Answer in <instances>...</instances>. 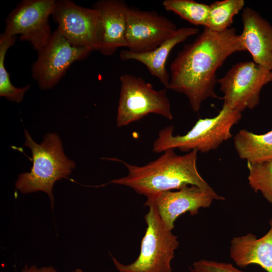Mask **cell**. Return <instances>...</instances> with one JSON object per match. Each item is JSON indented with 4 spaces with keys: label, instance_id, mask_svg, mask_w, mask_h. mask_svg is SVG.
Listing matches in <instances>:
<instances>
[{
    "label": "cell",
    "instance_id": "cell-8",
    "mask_svg": "<svg viewBox=\"0 0 272 272\" xmlns=\"http://www.w3.org/2000/svg\"><path fill=\"white\" fill-rule=\"evenodd\" d=\"M51 16L58 30L73 46L99 50L102 37L100 17L94 8L68 0L56 1Z\"/></svg>",
    "mask_w": 272,
    "mask_h": 272
},
{
    "label": "cell",
    "instance_id": "cell-12",
    "mask_svg": "<svg viewBox=\"0 0 272 272\" xmlns=\"http://www.w3.org/2000/svg\"><path fill=\"white\" fill-rule=\"evenodd\" d=\"M224 200L218 194H213L199 187L188 185L177 191H166L147 198L156 208L162 221L170 230L181 215L189 212L196 215L200 208H208L213 200Z\"/></svg>",
    "mask_w": 272,
    "mask_h": 272
},
{
    "label": "cell",
    "instance_id": "cell-7",
    "mask_svg": "<svg viewBox=\"0 0 272 272\" xmlns=\"http://www.w3.org/2000/svg\"><path fill=\"white\" fill-rule=\"evenodd\" d=\"M271 81L272 71L252 61L236 63L218 80L224 104L241 113L258 105L262 88Z\"/></svg>",
    "mask_w": 272,
    "mask_h": 272
},
{
    "label": "cell",
    "instance_id": "cell-21",
    "mask_svg": "<svg viewBox=\"0 0 272 272\" xmlns=\"http://www.w3.org/2000/svg\"><path fill=\"white\" fill-rule=\"evenodd\" d=\"M248 180L251 188L260 192L272 205V160L258 163L247 162Z\"/></svg>",
    "mask_w": 272,
    "mask_h": 272
},
{
    "label": "cell",
    "instance_id": "cell-18",
    "mask_svg": "<svg viewBox=\"0 0 272 272\" xmlns=\"http://www.w3.org/2000/svg\"><path fill=\"white\" fill-rule=\"evenodd\" d=\"M243 0H224L216 1L210 5L207 27L210 30L220 32L230 28L233 18L243 9Z\"/></svg>",
    "mask_w": 272,
    "mask_h": 272
},
{
    "label": "cell",
    "instance_id": "cell-14",
    "mask_svg": "<svg viewBox=\"0 0 272 272\" xmlns=\"http://www.w3.org/2000/svg\"><path fill=\"white\" fill-rule=\"evenodd\" d=\"M98 12L102 37L99 51L110 56L121 47H127L125 39L126 15L129 7L122 0H100L92 7Z\"/></svg>",
    "mask_w": 272,
    "mask_h": 272
},
{
    "label": "cell",
    "instance_id": "cell-5",
    "mask_svg": "<svg viewBox=\"0 0 272 272\" xmlns=\"http://www.w3.org/2000/svg\"><path fill=\"white\" fill-rule=\"evenodd\" d=\"M144 206L149 211L139 256L128 264L112 256L114 265L119 272H172L171 263L179 243L177 237L165 226L152 202L146 200Z\"/></svg>",
    "mask_w": 272,
    "mask_h": 272
},
{
    "label": "cell",
    "instance_id": "cell-16",
    "mask_svg": "<svg viewBox=\"0 0 272 272\" xmlns=\"http://www.w3.org/2000/svg\"><path fill=\"white\" fill-rule=\"evenodd\" d=\"M199 30L194 27H182L176 33L153 51L142 53L123 50L119 54L122 60H134L144 64L150 74L156 77L168 89L170 74L166 69V63L172 49L188 37L198 34Z\"/></svg>",
    "mask_w": 272,
    "mask_h": 272
},
{
    "label": "cell",
    "instance_id": "cell-20",
    "mask_svg": "<svg viewBox=\"0 0 272 272\" xmlns=\"http://www.w3.org/2000/svg\"><path fill=\"white\" fill-rule=\"evenodd\" d=\"M16 36H0V96L16 103L21 102L25 93L29 89L28 85L23 88H17L11 83L10 74L5 66V59L9 48L16 42Z\"/></svg>",
    "mask_w": 272,
    "mask_h": 272
},
{
    "label": "cell",
    "instance_id": "cell-17",
    "mask_svg": "<svg viewBox=\"0 0 272 272\" xmlns=\"http://www.w3.org/2000/svg\"><path fill=\"white\" fill-rule=\"evenodd\" d=\"M235 149L241 159L250 163L272 160V130L258 134L240 130L234 138Z\"/></svg>",
    "mask_w": 272,
    "mask_h": 272
},
{
    "label": "cell",
    "instance_id": "cell-13",
    "mask_svg": "<svg viewBox=\"0 0 272 272\" xmlns=\"http://www.w3.org/2000/svg\"><path fill=\"white\" fill-rule=\"evenodd\" d=\"M241 20L243 30L240 36L245 50L256 64L272 71V25L249 7L243 9Z\"/></svg>",
    "mask_w": 272,
    "mask_h": 272
},
{
    "label": "cell",
    "instance_id": "cell-22",
    "mask_svg": "<svg viewBox=\"0 0 272 272\" xmlns=\"http://www.w3.org/2000/svg\"><path fill=\"white\" fill-rule=\"evenodd\" d=\"M192 272H244L231 263L201 259L194 262L191 268Z\"/></svg>",
    "mask_w": 272,
    "mask_h": 272
},
{
    "label": "cell",
    "instance_id": "cell-6",
    "mask_svg": "<svg viewBox=\"0 0 272 272\" xmlns=\"http://www.w3.org/2000/svg\"><path fill=\"white\" fill-rule=\"evenodd\" d=\"M120 81L117 127L128 125L150 113L161 115L170 120L173 119L166 88L155 90L151 84L132 74H122Z\"/></svg>",
    "mask_w": 272,
    "mask_h": 272
},
{
    "label": "cell",
    "instance_id": "cell-24",
    "mask_svg": "<svg viewBox=\"0 0 272 272\" xmlns=\"http://www.w3.org/2000/svg\"><path fill=\"white\" fill-rule=\"evenodd\" d=\"M73 272H84L82 269L81 268H76Z\"/></svg>",
    "mask_w": 272,
    "mask_h": 272
},
{
    "label": "cell",
    "instance_id": "cell-2",
    "mask_svg": "<svg viewBox=\"0 0 272 272\" xmlns=\"http://www.w3.org/2000/svg\"><path fill=\"white\" fill-rule=\"evenodd\" d=\"M197 152L194 150L185 155H179L174 149H168L156 160L142 166L112 159L124 164L128 174L109 183L129 187L147 198L163 191L178 190L188 185L197 186L217 195L197 170Z\"/></svg>",
    "mask_w": 272,
    "mask_h": 272
},
{
    "label": "cell",
    "instance_id": "cell-9",
    "mask_svg": "<svg viewBox=\"0 0 272 272\" xmlns=\"http://www.w3.org/2000/svg\"><path fill=\"white\" fill-rule=\"evenodd\" d=\"M55 0H24L8 15L4 37L20 36L21 41L29 42L38 52L49 41L52 33L49 17L54 9Z\"/></svg>",
    "mask_w": 272,
    "mask_h": 272
},
{
    "label": "cell",
    "instance_id": "cell-15",
    "mask_svg": "<svg viewBox=\"0 0 272 272\" xmlns=\"http://www.w3.org/2000/svg\"><path fill=\"white\" fill-rule=\"evenodd\" d=\"M270 228L260 238L252 234L235 237L231 241L230 256L240 267L255 264L267 272H272V218Z\"/></svg>",
    "mask_w": 272,
    "mask_h": 272
},
{
    "label": "cell",
    "instance_id": "cell-23",
    "mask_svg": "<svg viewBox=\"0 0 272 272\" xmlns=\"http://www.w3.org/2000/svg\"><path fill=\"white\" fill-rule=\"evenodd\" d=\"M21 272H58L52 266H45L38 267L36 265L25 266Z\"/></svg>",
    "mask_w": 272,
    "mask_h": 272
},
{
    "label": "cell",
    "instance_id": "cell-3",
    "mask_svg": "<svg viewBox=\"0 0 272 272\" xmlns=\"http://www.w3.org/2000/svg\"><path fill=\"white\" fill-rule=\"evenodd\" d=\"M25 145L31 151L33 162L29 172L18 176L16 189L22 194L42 191L47 194L54 206L53 187L56 181L66 178L76 166L75 163L65 155L59 136L48 133L40 144L25 130Z\"/></svg>",
    "mask_w": 272,
    "mask_h": 272
},
{
    "label": "cell",
    "instance_id": "cell-11",
    "mask_svg": "<svg viewBox=\"0 0 272 272\" xmlns=\"http://www.w3.org/2000/svg\"><path fill=\"white\" fill-rule=\"evenodd\" d=\"M178 29L171 20L155 11L129 7L125 31L127 47L137 53L153 51L172 37Z\"/></svg>",
    "mask_w": 272,
    "mask_h": 272
},
{
    "label": "cell",
    "instance_id": "cell-4",
    "mask_svg": "<svg viewBox=\"0 0 272 272\" xmlns=\"http://www.w3.org/2000/svg\"><path fill=\"white\" fill-rule=\"evenodd\" d=\"M242 117V113L224 104L214 117L199 118L184 135H174L173 126L161 130L153 145V152H164L168 149H178L189 152L196 150L207 153L218 148L232 137L231 129Z\"/></svg>",
    "mask_w": 272,
    "mask_h": 272
},
{
    "label": "cell",
    "instance_id": "cell-10",
    "mask_svg": "<svg viewBox=\"0 0 272 272\" xmlns=\"http://www.w3.org/2000/svg\"><path fill=\"white\" fill-rule=\"evenodd\" d=\"M91 52L86 48L72 45L56 29L38 52V58L32 65V77L41 89H51L74 62L86 58Z\"/></svg>",
    "mask_w": 272,
    "mask_h": 272
},
{
    "label": "cell",
    "instance_id": "cell-1",
    "mask_svg": "<svg viewBox=\"0 0 272 272\" xmlns=\"http://www.w3.org/2000/svg\"><path fill=\"white\" fill-rule=\"evenodd\" d=\"M245 51L234 28L216 32L204 27L171 63L168 89L185 95L193 111L198 112L207 99L218 98L215 91L217 70L230 55Z\"/></svg>",
    "mask_w": 272,
    "mask_h": 272
},
{
    "label": "cell",
    "instance_id": "cell-19",
    "mask_svg": "<svg viewBox=\"0 0 272 272\" xmlns=\"http://www.w3.org/2000/svg\"><path fill=\"white\" fill-rule=\"evenodd\" d=\"M162 5L166 11L174 12L194 25H207L210 5L193 0H165Z\"/></svg>",
    "mask_w": 272,
    "mask_h": 272
}]
</instances>
